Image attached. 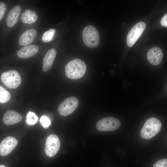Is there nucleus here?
I'll return each mask as SVG.
<instances>
[{
	"instance_id": "nucleus-1",
	"label": "nucleus",
	"mask_w": 167,
	"mask_h": 167,
	"mask_svg": "<svg viewBox=\"0 0 167 167\" xmlns=\"http://www.w3.org/2000/svg\"><path fill=\"white\" fill-rule=\"evenodd\" d=\"M86 70L84 62L80 59L75 58L69 62L65 67V73L69 78L76 79L82 77Z\"/></svg>"
},
{
	"instance_id": "nucleus-2",
	"label": "nucleus",
	"mask_w": 167,
	"mask_h": 167,
	"mask_svg": "<svg viewBox=\"0 0 167 167\" xmlns=\"http://www.w3.org/2000/svg\"><path fill=\"white\" fill-rule=\"evenodd\" d=\"M161 126V122L157 118L153 117L148 119L141 130V137L146 139L153 137L159 132Z\"/></svg>"
},
{
	"instance_id": "nucleus-3",
	"label": "nucleus",
	"mask_w": 167,
	"mask_h": 167,
	"mask_svg": "<svg viewBox=\"0 0 167 167\" xmlns=\"http://www.w3.org/2000/svg\"><path fill=\"white\" fill-rule=\"evenodd\" d=\"M82 36L83 42L87 46L94 48L98 46L99 35L98 30L94 26L89 25L85 27L83 30Z\"/></svg>"
},
{
	"instance_id": "nucleus-4",
	"label": "nucleus",
	"mask_w": 167,
	"mask_h": 167,
	"mask_svg": "<svg viewBox=\"0 0 167 167\" xmlns=\"http://www.w3.org/2000/svg\"><path fill=\"white\" fill-rule=\"evenodd\" d=\"M1 79L6 87L11 89L17 88L21 82L20 75L15 70H11L2 73Z\"/></svg>"
},
{
	"instance_id": "nucleus-5",
	"label": "nucleus",
	"mask_w": 167,
	"mask_h": 167,
	"mask_svg": "<svg viewBox=\"0 0 167 167\" xmlns=\"http://www.w3.org/2000/svg\"><path fill=\"white\" fill-rule=\"evenodd\" d=\"M79 103L77 98L74 96L67 97L59 105L58 108V113L63 116L69 115L77 109Z\"/></svg>"
},
{
	"instance_id": "nucleus-6",
	"label": "nucleus",
	"mask_w": 167,
	"mask_h": 167,
	"mask_svg": "<svg viewBox=\"0 0 167 167\" xmlns=\"http://www.w3.org/2000/svg\"><path fill=\"white\" fill-rule=\"evenodd\" d=\"M120 124L121 122L118 119L109 117L99 120L96 124V127L100 131H110L117 129Z\"/></svg>"
},
{
	"instance_id": "nucleus-7",
	"label": "nucleus",
	"mask_w": 167,
	"mask_h": 167,
	"mask_svg": "<svg viewBox=\"0 0 167 167\" xmlns=\"http://www.w3.org/2000/svg\"><path fill=\"white\" fill-rule=\"evenodd\" d=\"M60 145V140L56 135L51 134L46 138L45 151L46 155L53 157L58 151Z\"/></svg>"
},
{
	"instance_id": "nucleus-8",
	"label": "nucleus",
	"mask_w": 167,
	"mask_h": 167,
	"mask_svg": "<svg viewBox=\"0 0 167 167\" xmlns=\"http://www.w3.org/2000/svg\"><path fill=\"white\" fill-rule=\"evenodd\" d=\"M146 27L144 22H140L131 29L126 37L127 44L129 47H132L135 43L143 32Z\"/></svg>"
},
{
	"instance_id": "nucleus-9",
	"label": "nucleus",
	"mask_w": 167,
	"mask_h": 167,
	"mask_svg": "<svg viewBox=\"0 0 167 167\" xmlns=\"http://www.w3.org/2000/svg\"><path fill=\"white\" fill-rule=\"evenodd\" d=\"M18 141L14 137L8 136L0 143V155L3 156L10 154L18 144Z\"/></svg>"
},
{
	"instance_id": "nucleus-10",
	"label": "nucleus",
	"mask_w": 167,
	"mask_h": 167,
	"mask_svg": "<svg viewBox=\"0 0 167 167\" xmlns=\"http://www.w3.org/2000/svg\"><path fill=\"white\" fill-rule=\"evenodd\" d=\"M163 53L161 49L158 47H153L148 51L147 59L152 65L156 66L160 63L163 58Z\"/></svg>"
},
{
	"instance_id": "nucleus-11",
	"label": "nucleus",
	"mask_w": 167,
	"mask_h": 167,
	"mask_svg": "<svg viewBox=\"0 0 167 167\" xmlns=\"http://www.w3.org/2000/svg\"><path fill=\"white\" fill-rule=\"evenodd\" d=\"M22 119V116L19 113L12 110L7 111L2 118L3 122L6 125H9L18 123Z\"/></svg>"
},
{
	"instance_id": "nucleus-12",
	"label": "nucleus",
	"mask_w": 167,
	"mask_h": 167,
	"mask_svg": "<svg viewBox=\"0 0 167 167\" xmlns=\"http://www.w3.org/2000/svg\"><path fill=\"white\" fill-rule=\"evenodd\" d=\"M39 50L38 47L36 45H31L24 46L17 52V56L22 58H27L33 56Z\"/></svg>"
},
{
	"instance_id": "nucleus-13",
	"label": "nucleus",
	"mask_w": 167,
	"mask_h": 167,
	"mask_svg": "<svg viewBox=\"0 0 167 167\" xmlns=\"http://www.w3.org/2000/svg\"><path fill=\"white\" fill-rule=\"evenodd\" d=\"M37 34L36 30L31 29L25 31L20 36L19 40V45L25 46L32 42Z\"/></svg>"
},
{
	"instance_id": "nucleus-14",
	"label": "nucleus",
	"mask_w": 167,
	"mask_h": 167,
	"mask_svg": "<svg viewBox=\"0 0 167 167\" xmlns=\"http://www.w3.org/2000/svg\"><path fill=\"white\" fill-rule=\"evenodd\" d=\"M56 51L54 49L48 50L43 59L42 70L46 72L49 70L52 66L56 55Z\"/></svg>"
},
{
	"instance_id": "nucleus-15",
	"label": "nucleus",
	"mask_w": 167,
	"mask_h": 167,
	"mask_svg": "<svg viewBox=\"0 0 167 167\" xmlns=\"http://www.w3.org/2000/svg\"><path fill=\"white\" fill-rule=\"evenodd\" d=\"M21 10L20 6H16L10 11L6 19V24L8 27H12L16 24L18 19Z\"/></svg>"
},
{
	"instance_id": "nucleus-16",
	"label": "nucleus",
	"mask_w": 167,
	"mask_h": 167,
	"mask_svg": "<svg viewBox=\"0 0 167 167\" xmlns=\"http://www.w3.org/2000/svg\"><path fill=\"white\" fill-rule=\"evenodd\" d=\"M38 18L36 14L33 11L27 9L22 13L21 20L24 24H32L35 22Z\"/></svg>"
},
{
	"instance_id": "nucleus-17",
	"label": "nucleus",
	"mask_w": 167,
	"mask_h": 167,
	"mask_svg": "<svg viewBox=\"0 0 167 167\" xmlns=\"http://www.w3.org/2000/svg\"><path fill=\"white\" fill-rule=\"evenodd\" d=\"M11 97L10 92L2 86H0V103H4L8 101Z\"/></svg>"
},
{
	"instance_id": "nucleus-18",
	"label": "nucleus",
	"mask_w": 167,
	"mask_h": 167,
	"mask_svg": "<svg viewBox=\"0 0 167 167\" xmlns=\"http://www.w3.org/2000/svg\"><path fill=\"white\" fill-rule=\"evenodd\" d=\"M56 30L52 28L45 32L42 37V41L44 42H48L52 41L54 38Z\"/></svg>"
},
{
	"instance_id": "nucleus-19",
	"label": "nucleus",
	"mask_w": 167,
	"mask_h": 167,
	"mask_svg": "<svg viewBox=\"0 0 167 167\" xmlns=\"http://www.w3.org/2000/svg\"><path fill=\"white\" fill-rule=\"evenodd\" d=\"M26 122L28 125H33L38 121V118L35 113L31 111L28 112L26 116Z\"/></svg>"
},
{
	"instance_id": "nucleus-20",
	"label": "nucleus",
	"mask_w": 167,
	"mask_h": 167,
	"mask_svg": "<svg viewBox=\"0 0 167 167\" xmlns=\"http://www.w3.org/2000/svg\"><path fill=\"white\" fill-rule=\"evenodd\" d=\"M40 122L41 126L45 128H47L51 124L49 118L47 116L43 115L41 118Z\"/></svg>"
},
{
	"instance_id": "nucleus-21",
	"label": "nucleus",
	"mask_w": 167,
	"mask_h": 167,
	"mask_svg": "<svg viewBox=\"0 0 167 167\" xmlns=\"http://www.w3.org/2000/svg\"><path fill=\"white\" fill-rule=\"evenodd\" d=\"M153 167H167V159L164 158L157 161Z\"/></svg>"
},
{
	"instance_id": "nucleus-22",
	"label": "nucleus",
	"mask_w": 167,
	"mask_h": 167,
	"mask_svg": "<svg viewBox=\"0 0 167 167\" xmlns=\"http://www.w3.org/2000/svg\"><path fill=\"white\" fill-rule=\"evenodd\" d=\"M6 10L5 4L2 2H0V20L3 18Z\"/></svg>"
},
{
	"instance_id": "nucleus-23",
	"label": "nucleus",
	"mask_w": 167,
	"mask_h": 167,
	"mask_svg": "<svg viewBox=\"0 0 167 167\" xmlns=\"http://www.w3.org/2000/svg\"><path fill=\"white\" fill-rule=\"evenodd\" d=\"M161 25L165 27L167 26V14H165L162 18L161 21Z\"/></svg>"
},
{
	"instance_id": "nucleus-24",
	"label": "nucleus",
	"mask_w": 167,
	"mask_h": 167,
	"mask_svg": "<svg viewBox=\"0 0 167 167\" xmlns=\"http://www.w3.org/2000/svg\"><path fill=\"white\" fill-rule=\"evenodd\" d=\"M0 167H6L5 165H0Z\"/></svg>"
}]
</instances>
